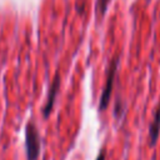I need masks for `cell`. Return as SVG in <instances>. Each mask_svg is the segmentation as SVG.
Wrapping results in <instances>:
<instances>
[{
    "instance_id": "cell-4",
    "label": "cell",
    "mask_w": 160,
    "mask_h": 160,
    "mask_svg": "<svg viewBox=\"0 0 160 160\" xmlns=\"http://www.w3.org/2000/svg\"><path fill=\"white\" fill-rule=\"evenodd\" d=\"M160 134V106L156 109L154 114V120L151 121L150 129H149V135H150V146H154L158 141Z\"/></svg>"
},
{
    "instance_id": "cell-2",
    "label": "cell",
    "mask_w": 160,
    "mask_h": 160,
    "mask_svg": "<svg viewBox=\"0 0 160 160\" xmlns=\"http://www.w3.org/2000/svg\"><path fill=\"white\" fill-rule=\"evenodd\" d=\"M118 65H119V56H114L112 60L109 64L108 68V72H106V81H105V86L102 89L101 96H100V101H99V110H105L110 102V98H111V92H112V88H114V80H115V75H116V70H118Z\"/></svg>"
},
{
    "instance_id": "cell-1",
    "label": "cell",
    "mask_w": 160,
    "mask_h": 160,
    "mask_svg": "<svg viewBox=\"0 0 160 160\" xmlns=\"http://www.w3.org/2000/svg\"><path fill=\"white\" fill-rule=\"evenodd\" d=\"M25 150L28 160H38L40 154V136L32 121L26 124L25 129Z\"/></svg>"
},
{
    "instance_id": "cell-6",
    "label": "cell",
    "mask_w": 160,
    "mask_h": 160,
    "mask_svg": "<svg viewBox=\"0 0 160 160\" xmlns=\"http://www.w3.org/2000/svg\"><path fill=\"white\" fill-rule=\"evenodd\" d=\"M96 160H105V149H101V151L99 152Z\"/></svg>"
},
{
    "instance_id": "cell-5",
    "label": "cell",
    "mask_w": 160,
    "mask_h": 160,
    "mask_svg": "<svg viewBox=\"0 0 160 160\" xmlns=\"http://www.w3.org/2000/svg\"><path fill=\"white\" fill-rule=\"evenodd\" d=\"M110 0H96V14L99 16H104V14L106 12L108 5H109Z\"/></svg>"
},
{
    "instance_id": "cell-3",
    "label": "cell",
    "mask_w": 160,
    "mask_h": 160,
    "mask_svg": "<svg viewBox=\"0 0 160 160\" xmlns=\"http://www.w3.org/2000/svg\"><path fill=\"white\" fill-rule=\"evenodd\" d=\"M59 89H60V76L56 74V75L54 76L52 81H51V84H50L49 95H48V101H46V104H45V106H44V109H42V115H44L45 119L50 115V112H51V110H52V106H54L56 95H58V92H59Z\"/></svg>"
}]
</instances>
